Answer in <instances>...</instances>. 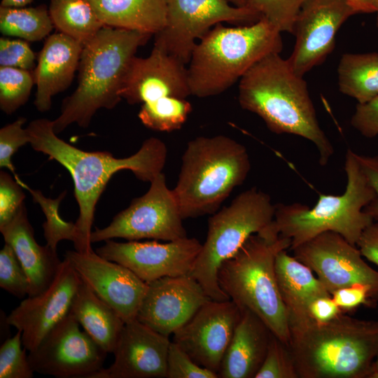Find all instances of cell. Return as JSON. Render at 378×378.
Returning <instances> with one entry per match:
<instances>
[{
  "label": "cell",
  "mask_w": 378,
  "mask_h": 378,
  "mask_svg": "<svg viewBox=\"0 0 378 378\" xmlns=\"http://www.w3.org/2000/svg\"><path fill=\"white\" fill-rule=\"evenodd\" d=\"M33 0H1V6L4 7H24Z\"/></svg>",
  "instance_id": "48"
},
{
  "label": "cell",
  "mask_w": 378,
  "mask_h": 378,
  "mask_svg": "<svg viewBox=\"0 0 378 378\" xmlns=\"http://www.w3.org/2000/svg\"><path fill=\"white\" fill-rule=\"evenodd\" d=\"M251 169L246 147L224 135L188 142L173 192L183 219L216 213Z\"/></svg>",
  "instance_id": "7"
},
{
  "label": "cell",
  "mask_w": 378,
  "mask_h": 378,
  "mask_svg": "<svg viewBox=\"0 0 378 378\" xmlns=\"http://www.w3.org/2000/svg\"><path fill=\"white\" fill-rule=\"evenodd\" d=\"M0 66L32 71L35 66V55L26 41L0 38Z\"/></svg>",
  "instance_id": "41"
},
{
  "label": "cell",
  "mask_w": 378,
  "mask_h": 378,
  "mask_svg": "<svg viewBox=\"0 0 378 378\" xmlns=\"http://www.w3.org/2000/svg\"><path fill=\"white\" fill-rule=\"evenodd\" d=\"M290 240L279 234L272 221L251 235L218 271V284L229 299L240 309L258 316L288 346V319L278 288L275 260L281 251L290 248Z\"/></svg>",
  "instance_id": "5"
},
{
  "label": "cell",
  "mask_w": 378,
  "mask_h": 378,
  "mask_svg": "<svg viewBox=\"0 0 378 378\" xmlns=\"http://www.w3.org/2000/svg\"><path fill=\"white\" fill-rule=\"evenodd\" d=\"M230 3L235 6L244 7L246 6L247 0H228Z\"/></svg>",
  "instance_id": "50"
},
{
  "label": "cell",
  "mask_w": 378,
  "mask_h": 378,
  "mask_svg": "<svg viewBox=\"0 0 378 378\" xmlns=\"http://www.w3.org/2000/svg\"><path fill=\"white\" fill-rule=\"evenodd\" d=\"M240 316L232 300H210L173 333L172 341L196 363L218 374Z\"/></svg>",
  "instance_id": "16"
},
{
  "label": "cell",
  "mask_w": 378,
  "mask_h": 378,
  "mask_svg": "<svg viewBox=\"0 0 378 378\" xmlns=\"http://www.w3.org/2000/svg\"><path fill=\"white\" fill-rule=\"evenodd\" d=\"M358 14L346 0H304L295 19V42L287 59L293 70L304 76L332 52L342 24Z\"/></svg>",
  "instance_id": "15"
},
{
  "label": "cell",
  "mask_w": 378,
  "mask_h": 378,
  "mask_svg": "<svg viewBox=\"0 0 378 378\" xmlns=\"http://www.w3.org/2000/svg\"><path fill=\"white\" fill-rule=\"evenodd\" d=\"M187 65L153 46L149 56L132 59L120 96L130 104H144L164 97L186 99L191 95Z\"/></svg>",
  "instance_id": "21"
},
{
  "label": "cell",
  "mask_w": 378,
  "mask_h": 378,
  "mask_svg": "<svg viewBox=\"0 0 378 378\" xmlns=\"http://www.w3.org/2000/svg\"><path fill=\"white\" fill-rule=\"evenodd\" d=\"M34 72L0 66V108L10 115L28 100L34 84Z\"/></svg>",
  "instance_id": "33"
},
{
  "label": "cell",
  "mask_w": 378,
  "mask_h": 378,
  "mask_svg": "<svg viewBox=\"0 0 378 378\" xmlns=\"http://www.w3.org/2000/svg\"><path fill=\"white\" fill-rule=\"evenodd\" d=\"M88 1L104 26L155 35L166 22V0Z\"/></svg>",
  "instance_id": "27"
},
{
  "label": "cell",
  "mask_w": 378,
  "mask_h": 378,
  "mask_svg": "<svg viewBox=\"0 0 378 378\" xmlns=\"http://www.w3.org/2000/svg\"><path fill=\"white\" fill-rule=\"evenodd\" d=\"M27 129L33 149L56 160L72 177L79 207L74 245L80 253L93 251L90 235L95 206L113 175L127 169L138 179L150 182L162 172L166 163V144L156 137L146 139L134 154L117 158L108 151H85L66 143L57 136L52 120L49 119L34 120Z\"/></svg>",
  "instance_id": "1"
},
{
  "label": "cell",
  "mask_w": 378,
  "mask_h": 378,
  "mask_svg": "<svg viewBox=\"0 0 378 378\" xmlns=\"http://www.w3.org/2000/svg\"><path fill=\"white\" fill-rule=\"evenodd\" d=\"M238 101L245 110L258 115L275 134H289L313 143L318 162L325 166L334 148L321 129L307 84L280 53L269 55L239 80Z\"/></svg>",
  "instance_id": "2"
},
{
  "label": "cell",
  "mask_w": 378,
  "mask_h": 378,
  "mask_svg": "<svg viewBox=\"0 0 378 378\" xmlns=\"http://www.w3.org/2000/svg\"><path fill=\"white\" fill-rule=\"evenodd\" d=\"M0 287L18 298L28 295L27 275L14 250L5 243L0 251Z\"/></svg>",
  "instance_id": "36"
},
{
  "label": "cell",
  "mask_w": 378,
  "mask_h": 378,
  "mask_svg": "<svg viewBox=\"0 0 378 378\" xmlns=\"http://www.w3.org/2000/svg\"><path fill=\"white\" fill-rule=\"evenodd\" d=\"M164 27L155 34L154 46L188 65L197 43L215 25L223 22L240 25L261 17L247 6L228 0H166Z\"/></svg>",
  "instance_id": "11"
},
{
  "label": "cell",
  "mask_w": 378,
  "mask_h": 378,
  "mask_svg": "<svg viewBox=\"0 0 378 378\" xmlns=\"http://www.w3.org/2000/svg\"><path fill=\"white\" fill-rule=\"evenodd\" d=\"M281 34L262 18L246 25H215L197 43L188 64L191 95L204 98L226 91L260 60L281 52Z\"/></svg>",
  "instance_id": "6"
},
{
  "label": "cell",
  "mask_w": 378,
  "mask_h": 378,
  "mask_svg": "<svg viewBox=\"0 0 378 378\" xmlns=\"http://www.w3.org/2000/svg\"><path fill=\"white\" fill-rule=\"evenodd\" d=\"M191 111L186 99L164 97L142 104L138 117L148 128L169 132L180 129Z\"/></svg>",
  "instance_id": "31"
},
{
  "label": "cell",
  "mask_w": 378,
  "mask_h": 378,
  "mask_svg": "<svg viewBox=\"0 0 378 378\" xmlns=\"http://www.w3.org/2000/svg\"><path fill=\"white\" fill-rule=\"evenodd\" d=\"M341 312L331 295L318 298L309 307L310 316L318 323L330 321Z\"/></svg>",
  "instance_id": "45"
},
{
  "label": "cell",
  "mask_w": 378,
  "mask_h": 378,
  "mask_svg": "<svg viewBox=\"0 0 378 378\" xmlns=\"http://www.w3.org/2000/svg\"><path fill=\"white\" fill-rule=\"evenodd\" d=\"M293 256L309 267L330 295L360 285L369 288L378 301V271L363 259L360 251L342 235L332 231L318 234L291 249Z\"/></svg>",
  "instance_id": "13"
},
{
  "label": "cell",
  "mask_w": 378,
  "mask_h": 378,
  "mask_svg": "<svg viewBox=\"0 0 378 378\" xmlns=\"http://www.w3.org/2000/svg\"><path fill=\"white\" fill-rule=\"evenodd\" d=\"M216 373L196 363L177 344L171 341L166 378H218Z\"/></svg>",
  "instance_id": "39"
},
{
  "label": "cell",
  "mask_w": 378,
  "mask_h": 378,
  "mask_svg": "<svg viewBox=\"0 0 378 378\" xmlns=\"http://www.w3.org/2000/svg\"><path fill=\"white\" fill-rule=\"evenodd\" d=\"M358 158L374 192L373 200L365 207L364 211L372 218L374 221H378V157L358 154Z\"/></svg>",
  "instance_id": "44"
},
{
  "label": "cell",
  "mask_w": 378,
  "mask_h": 378,
  "mask_svg": "<svg viewBox=\"0 0 378 378\" xmlns=\"http://www.w3.org/2000/svg\"><path fill=\"white\" fill-rule=\"evenodd\" d=\"M150 183L148 191L134 199L108 225L92 231L91 243L114 238L171 241L187 237L178 202L164 174L160 173Z\"/></svg>",
  "instance_id": "10"
},
{
  "label": "cell",
  "mask_w": 378,
  "mask_h": 378,
  "mask_svg": "<svg viewBox=\"0 0 378 378\" xmlns=\"http://www.w3.org/2000/svg\"><path fill=\"white\" fill-rule=\"evenodd\" d=\"M240 310V318L218 373L220 378H255L273 335L258 316L247 309Z\"/></svg>",
  "instance_id": "24"
},
{
  "label": "cell",
  "mask_w": 378,
  "mask_h": 378,
  "mask_svg": "<svg viewBox=\"0 0 378 378\" xmlns=\"http://www.w3.org/2000/svg\"><path fill=\"white\" fill-rule=\"evenodd\" d=\"M288 348L298 378H371L378 356V321L341 312L326 323L289 324Z\"/></svg>",
  "instance_id": "3"
},
{
  "label": "cell",
  "mask_w": 378,
  "mask_h": 378,
  "mask_svg": "<svg viewBox=\"0 0 378 378\" xmlns=\"http://www.w3.org/2000/svg\"><path fill=\"white\" fill-rule=\"evenodd\" d=\"M151 36L104 26L83 45L78 87L64 100L59 115L52 120L57 134L73 123L88 127L99 109H112L120 102L127 67L139 48Z\"/></svg>",
  "instance_id": "4"
},
{
  "label": "cell",
  "mask_w": 378,
  "mask_h": 378,
  "mask_svg": "<svg viewBox=\"0 0 378 378\" xmlns=\"http://www.w3.org/2000/svg\"><path fill=\"white\" fill-rule=\"evenodd\" d=\"M83 48L80 42L61 32L48 37L34 71L36 85L34 104L38 111H49L52 97L71 83Z\"/></svg>",
  "instance_id": "22"
},
{
  "label": "cell",
  "mask_w": 378,
  "mask_h": 378,
  "mask_svg": "<svg viewBox=\"0 0 378 378\" xmlns=\"http://www.w3.org/2000/svg\"><path fill=\"white\" fill-rule=\"evenodd\" d=\"M351 125L367 138L378 136V96L357 104L351 118Z\"/></svg>",
  "instance_id": "42"
},
{
  "label": "cell",
  "mask_w": 378,
  "mask_h": 378,
  "mask_svg": "<svg viewBox=\"0 0 378 378\" xmlns=\"http://www.w3.org/2000/svg\"><path fill=\"white\" fill-rule=\"evenodd\" d=\"M371 378H378V356L373 365Z\"/></svg>",
  "instance_id": "49"
},
{
  "label": "cell",
  "mask_w": 378,
  "mask_h": 378,
  "mask_svg": "<svg viewBox=\"0 0 378 378\" xmlns=\"http://www.w3.org/2000/svg\"><path fill=\"white\" fill-rule=\"evenodd\" d=\"M171 341L136 318L125 323L113 351L114 361L88 378H164Z\"/></svg>",
  "instance_id": "20"
},
{
  "label": "cell",
  "mask_w": 378,
  "mask_h": 378,
  "mask_svg": "<svg viewBox=\"0 0 378 378\" xmlns=\"http://www.w3.org/2000/svg\"><path fill=\"white\" fill-rule=\"evenodd\" d=\"M275 273L288 324L310 318V304L318 298L331 295L312 270L286 250L276 257Z\"/></svg>",
  "instance_id": "25"
},
{
  "label": "cell",
  "mask_w": 378,
  "mask_h": 378,
  "mask_svg": "<svg viewBox=\"0 0 378 378\" xmlns=\"http://www.w3.org/2000/svg\"><path fill=\"white\" fill-rule=\"evenodd\" d=\"M304 0H247L248 8L281 32H293L295 19Z\"/></svg>",
  "instance_id": "34"
},
{
  "label": "cell",
  "mask_w": 378,
  "mask_h": 378,
  "mask_svg": "<svg viewBox=\"0 0 378 378\" xmlns=\"http://www.w3.org/2000/svg\"><path fill=\"white\" fill-rule=\"evenodd\" d=\"M0 231L5 243L13 248L27 275L29 282L27 296L43 292L54 280L62 261L56 250L47 244L41 246L36 241L25 204Z\"/></svg>",
  "instance_id": "23"
},
{
  "label": "cell",
  "mask_w": 378,
  "mask_h": 378,
  "mask_svg": "<svg viewBox=\"0 0 378 378\" xmlns=\"http://www.w3.org/2000/svg\"><path fill=\"white\" fill-rule=\"evenodd\" d=\"M82 279L66 259L50 286L27 296L6 318V323L22 332V346L34 350L45 335L69 312Z\"/></svg>",
  "instance_id": "17"
},
{
  "label": "cell",
  "mask_w": 378,
  "mask_h": 378,
  "mask_svg": "<svg viewBox=\"0 0 378 378\" xmlns=\"http://www.w3.org/2000/svg\"><path fill=\"white\" fill-rule=\"evenodd\" d=\"M346 1L358 14H375L378 27V0H346Z\"/></svg>",
  "instance_id": "47"
},
{
  "label": "cell",
  "mask_w": 378,
  "mask_h": 378,
  "mask_svg": "<svg viewBox=\"0 0 378 378\" xmlns=\"http://www.w3.org/2000/svg\"><path fill=\"white\" fill-rule=\"evenodd\" d=\"M48 10L54 27L83 45L104 27L88 0H50Z\"/></svg>",
  "instance_id": "29"
},
{
  "label": "cell",
  "mask_w": 378,
  "mask_h": 378,
  "mask_svg": "<svg viewBox=\"0 0 378 378\" xmlns=\"http://www.w3.org/2000/svg\"><path fill=\"white\" fill-rule=\"evenodd\" d=\"M340 91L365 103L378 96V52L344 53L337 66Z\"/></svg>",
  "instance_id": "28"
},
{
  "label": "cell",
  "mask_w": 378,
  "mask_h": 378,
  "mask_svg": "<svg viewBox=\"0 0 378 378\" xmlns=\"http://www.w3.org/2000/svg\"><path fill=\"white\" fill-rule=\"evenodd\" d=\"M22 332L5 340L0 347V378H31L33 371L27 351L22 348Z\"/></svg>",
  "instance_id": "35"
},
{
  "label": "cell",
  "mask_w": 378,
  "mask_h": 378,
  "mask_svg": "<svg viewBox=\"0 0 378 378\" xmlns=\"http://www.w3.org/2000/svg\"><path fill=\"white\" fill-rule=\"evenodd\" d=\"M276 205L270 195L255 188L237 195L230 204L212 214L207 236L190 275L207 296L217 301L230 300L218 281L220 265L232 258L252 234L274 220Z\"/></svg>",
  "instance_id": "9"
},
{
  "label": "cell",
  "mask_w": 378,
  "mask_h": 378,
  "mask_svg": "<svg viewBox=\"0 0 378 378\" xmlns=\"http://www.w3.org/2000/svg\"><path fill=\"white\" fill-rule=\"evenodd\" d=\"M202 246L197 239L188 237L167 243L108 239L95 252L125 266L149 283L165 276L190 274Z\"/></svg>",
  "instance_id": "14"
},
{
  "label": "cell",
  "mask_w": 378,
  "mask_h": 378,
  "mask_svg": "<svg viewBox=\"0 0 378 378\" xmlns=\"http://www.w3.org/2000/svg\"><path fill=\"white\" fill-rule=\"evenodd\" d=\"M21 181L6 172H0V228L8 225L25 204Z\"/></svg>",
  "instance_id": "40"
},
{
  "label": "cell",
  "mask_w": 378,
  "mask_h": 378,
  "mask_svg": "<svg viewBox=\"0 0 378 378\" xmlns=\"http://www.w3.org/2000/svg\"><path fill=\"white\" fill-rule=\"evenodd\" d=\"M331 296L341 310L345 313L360 305L374 307L377 303L370 289L360 285L340 288L334 291Z\"/></svg>",
  "instance_id": "43"
},
{
  "label": "cell",
  "mask_w": 378,
  "mask_h": 378,
  "mask_svg": "<svg viewBox=\"0 0 378 378\" xmlns=\"http://www.w3.org/2000/svg\"><path fill=\"white\" fill-rule=\"evenodd\" d=\"M147 284L136 319L169 337L211 300L190 274L165 276Z\"/></svg>",
  "instance_id": "19"
},
{
  "label": "cell",
  "mask_w": 378,
  "mask_h": 378,
  "mask_svg": "<svg viewBox=\"0 0 378 378\" xmlns=\"http://www.w3.org/2000/svg\"><path fill=\"white\" fill-rule=\"evenodd\" d=\"M26 118L20 117L0 130V167L8 169L18 181H21L15 173L11 162L14 153L22 146L29 143L27 127L23 128Z\"/></svg>",
  "instance_id": "38"
},
{
  "label": "cell",
  "mask_w": 378,
  "mask_h": 378,
  "mask_svg": "<svg viewBox=\"0 0 378 378\" xmlns=\"http://www.w3.org/2000/svg\"><path fill=\"white\" fill-rule=\"evenodd\" d=\"M23 188L31 193L34 201L39 204L46 216L42 227L46 244L56 250L57 244L62 240L74 243L76 239L75 223L65 221L59 213V204L66 195V191L57 198L51 199L46 197L40 190L30 188L24 183Z\"/></svg>",
  "instance_id": "32"
},
{
  "label": "cell",
  "mask_w": 378,
  "mask_h": 378,
  "mask_svg": "<svg viewBox=\"0 0 378 378\" xmlns=\"http://www.w3.org/2000/svg\"><path fill=\"white\" fill-rule=\"evenodd\" d=\"M66 258L81 279L119 314L125 323L136 318L148 284L125 266L94 251H67Z\"/></svg>",
  "instance_id": "18"
},
{
  "label": "cell",
  "mask_w": 378,
  "mask_h": 378,
  "mask_svg": "<svg viewBox=\"0 0 378 378\" xmlns=\"http://www.w3.org/2000/svg\"><path fill=\"white\" fill-rule=\"evenodd\" d=\"M53 27L49 10L44 6L0 7V31L4 36L38 41L48 36Z\"/></svg>",
  "instance_id": "30"
},
{
  "label": "cell",
  "mask_w": 378,
  "mask_h": 378,
  "mask_svg": "<svg viewBox=\"0 0 378 378\" xmlns=\"http://www.w3.org/2000/svg\"><path fill=\"white\" fill-rule=\"evenodd\" d=\"M70 312L89 336L106 352L113 354L125 324L119 314L83 280Z\"/></svg>",
  "instance_id": "26"
},
{
  "label": "cell",
  "mask_w": 378,
  "mask_h": 378,
  "mask_svg": "<svg viewBox=\"0 0 378 378\" xmlns=\"http://www.w3.org/2000/svg\"><path fill=\"white\" fill-rule=\"evenodd\" d=\"M356 246L363 257L378 265V221H374L363 232Z\"/></svg>",
  "instance_id": "46"
},
{
  "label": "cell",
  "mask_w": 378,
  "mask_h": 378,
  "mask_svg": "<svg viewBox=\"0 0 378 378\" xmlns=\"http://www.w3.org/2000/svg\"><path fill=\"white\" fill-rule=\"evenodd\" d=\"M106 352L85 331L69 312L29 352L34 372L58 378H88L104 365Z\"/></svg>",
  "instance_id": "12"
},
{
  "label": "cell",
  "mask_w": 378,
  "mask_h": 378,
  "mask_svg": "<svg viewBox=\"0 0 378 378\" xmlns=\"http://www.w3.org/2000/svg\"><path fill=\"white\" fill-rule=\"evenodd\" d=\"M255 378H298L288 346L274 334L265 360Z\"/></svg>",
  "instance_id": "37"
},
{
  "label": "cell",
  "mask_w": 378,
  "mask_h": 378,
  "mask_svg": "<svg viewBox=\"0 0 378 378\" xmlns=\"http://www.w3.org/2000/svg\"><path fill=\"white\" fill-rule=\"evenodd\" d=\"M344 171L346 184L340 195L321 194L312 208L301 203L276 204L273 225L280 235L290 240V250L327 231L356 246L363 232L374 222L364 209L374 192L358 154L351 149L345 155Z\"/></svg>",
  "instance_id": "8"
}]
</instances>
